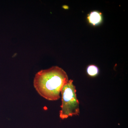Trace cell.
Wrapping results in <instances>:
<instances>
[{
  "mask_svg": "<svg viewBox=\"0 0 128 128\" xmlns=\"http://www.w3.org/2000/svg\"><path fill=\"white\" fill-rule=\"evenodd\" d=\"M68 80L64 70L53 66L38 72L34 77V86L41 96L48 100L56 101L60 98L61 90Z\"/></svg>",
  "mask_w": 128,
  "mask_h": 128,
  "instance_id": "obj_1",
  "label": "cell"
},
{
  "mask_svg": "<svg viewBox=\"0 0 128 128\" xmlns=\"http://www.w3.org/2000/svg\"><path fill=\"white\" fill-rule=\"evenodd\" d=\"M73 80H68L60 92L62 104L60 117L62 120L66 119L69 117L80 115V103L76 97V86L73 84Z\"/></svg>",
  "mask_w": 128,
  "mask_h": 128,
  "instance_id": "obj_2",
  "label": "cell"
},
{
  "mask_svg": "<svg viewBox=\"0 0 128 128\" xmlns=\"http://www.w3.org/2000/svg\"><path fill=\"white\" fill-rule=\"evenodd\" d=\"M87 19L90 24L93 26H97L102 23V15L99 12L94 11L89 13Z\"/></svg>",
  "mask_w": 128,
  "mask_h": 128,
  "instance_id": "obj_3",
  "label": "cell"
},
{
  "mask_svg": "<svg viewBox=\"0 0 128 128\" xmlns=\"http://www.w3.org/2000/svg\"><path fill=\"white\" fill-rule=\"evenodd\" d=\"M86 72L88 75L94 77L98 74L99 73V69L96 66L94 65H90L87 67Z\"/></svg>",
  "mask_w": 128,
  "mask_h": 128,
  "instance_id": "obj_4",
  "label": "cell"
}]
</instances>
